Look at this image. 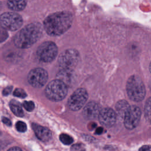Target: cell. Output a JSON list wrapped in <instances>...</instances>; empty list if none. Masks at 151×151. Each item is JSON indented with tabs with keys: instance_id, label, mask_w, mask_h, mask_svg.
Segmentation results:
<instances>
[{
	"instance_id": "6",
	"label": "cell",
	"mask_w": 151,
	"mask_h": 151,
	"mask_svg": "<svg viewBox=\"0 0 151 151\" xmlns=\"http://www.w3.org/2000/svg\"><path fill=\"white\" fill-rule=\"evenodd\" d=\"M58 53V48L55 43L46 41L42 43L38 48L37 54L40 61L50 63L53 61Z\"/></svg>"
},
{
	"instance_id": "31",
	"label": "cell",
	"mask_w": 151,
	"mask_h": 151,
	"mask_svg": "<svg viewBox=\"0 0 151 151\" xmlns=\"http://www.w3.org/2000/svg\"><path fill=\"white\" fill-rule=\"evenodd\" d=\"M150 123H151V120H150Z\"/></svg>"
},
{
	"instance_id": "27",
	"label": "cell",
	"mask_w": 151,
	"mask_h": 151,
	"mask_svg": "<svg viewBox=\"0 0 151 151\" xmlns=\"http://www.w3.org/2000/svg\"><path fill=\"white\" fill-rule=\"evenodd\" d=\"M2 122H3L5 124H6V126H11V124H12L11 121L9 119H8V118H6V117H2Z\"/></svg>"
},
{
	"instance_id": "22",
	"label": "cell",
	"mask_w": 151,
	"mask_h": 151,
	"mask_svg": "<svg viewBox=\"0 0 151 151\" xmlns=\"http://www.w3.org/2000/svg\"><path fill=\"white\" fill-rule=\"evenodd\" d=\"M14 95L17 97L25 98L27 96V93L23 89L18 88L14 90Z\"/></svg>"
},
{
	"instance_id": "18",
	"label": "cell",
	"mask_w": 151,
	"mask_h": 151,
	"mask_svg": "<svg viewBox=\"0 0 151 151\" xmlns=\"http://www.w3.org/2000/svg\"><path fill=\"white\" fill-rule=\"evenodd\" d=\"M145 115L149 121L151 120V97H149L146 101L145 106Z\"/></svg>"
},
{
	"instance_id": "4",
	"label": "cell",
	"mask_w": 151,
	"mask_h": 151,
	"mask_svg": "<svg viewBox=\"0 0 151 151\" xmlns=\"http://www.w3.org/2000/svg\"><path fill=\"white\" fill-rule=\"evenodd\" d=\"M67 91V86L61 81L56 79L50 81L47 84L45 90V94L49 100L58 101L65 98Z\"/></svg>"
},
{
	"instance_id": "24",
	"label": "cell",
	"mask_w": 151,
	"mask_h": 151,
	"mask_svg": "<svg viewBox=\"0 0 151 151\" xmlns=\"http://www.w3.org/2000/svg\"><path fill=\"white\" fill-rule=\"evenodd\" d=\"M71 150L72 151H85V146L82 143H76L73 145L71 147Z\"/></svg>"
},
{
	"instance_id": "14",
	"label": "cell",
	"mask_w": 151,
	"mask_h": 151,
	"mask_svg": "<svg viewBox=\"0 0 151 151\" xmlns=\"http://www.w3.org/2000/svg\"><path fill=\"white\" fill-rule=\"evenodd\" d=\"M130 106L127 101L124 100H122L119 101L115 106L116 108V112L117 114L120 118L124 119V117L128 109H129Z\"/></svg>"
},
{
	"instance_id": "25",
	"label": "cell",
	"mask_w": 151,
	"mask_h": 151,
	"mask_svg": "<svg viewBox=\"0 0 151 151\" xmlns=\"http://www.w3.org/2000/svg\"><path fill=\"white\" fill-rule=\"evenodd\" d=\"M12 90V87L11 86L6 87V88H4V90H3V92H2L3 95H4V96H8V94H9L11 93Z\"/></svg>"
},
{
	"instance_id": "7",
	"label": "cell",
	"mask_w": 151,
	"mask_h": 151,
	"mask_svg": "<svg viewBox=\"0 0 151 151\" xmlns=\"http://www.w3.org/2000/svg\"><path fill=\"white\" fill-rule=\"evenodd\" d=\"M79 60L78 52L73 49H69L63 52L59 57L58 64L61 69L73 70Z\"/></svg>"
},
{
	"instance_id": "17",
	"label": "cell",
	"mask_w": 151,
	"mask_h": 151,
	"mask_svg": "<svg viewBox=\"0 0 151 151\" xmlns=\"http://www.w3.org/2000/svg\"><path fill=\"white\" fill-rule=\"evenodd\" d=\"M9 106L12 113L18 117H22L24 116V111L21 104L15 101L12 100L9 104Z\"/></svg>"
},
{
	"instance_id": "21",
	"label": "cell",
	"mask_w": 151,
	"mask_h": 151,
	"mask_svg": "<svg viewBox=\"0 0 151 151\" xmlns=\"http://www.w3.org/2000/svg\"><path fill=\"white\" fill-rule=\"evenodd\" d=\"M22 105L25 109L28 111H32L35 107L34 103L32 101H25Z\"/></svg>"
},
{
	"instance_id": "9",
	"label": "cell",
	"mask_w": 151,
	"mask_h": 151,
	"mask_svg": "<svg viewBox=\"0 0 151 151\" xmlns=\"http://www.w3.org/2000/svg\"><path fill=\"white\" fill-rule=\"evenodd\" d=\"M48 80V73L43 68H36L32 69L28 74L29 83L34 87L40 88L44 86Z\"/></svg>"
},
{
	"instance_id": "3",
	"label": "cell",
	"mask_w": 151,
	"mask_h": 151,
	"mask_svg": "<svg viewBox=\"0 0 151 151\" xmlns=\"http://www.w3.org/2000/svg\"><path fill=\"white\" fill-rule=\"evenodd\" d=\"M126 90L129 97L133 101H142L146 94L145 87L141 78L136 76H130L126 84Z\"/></svg>"
},
{
	"instance_id": "15",
	"label": "cell",
	"mask_w": 151,
	"mask_h": 151,
	"mask_svg": "<svg viewBox=\"0 0 151 151\" xmlns=\"http://www.w3.org/2000/svg\"><path fill=\"white\" fill-rule=\"evenodd\" d=\"M27 5L26 0H8L7 5L8 8L14 11L23 10Z\"/></svg>"
},
{
	"instance_id": "19",
	"label": "cell",
	"mask_w": 151,
	"mask_h": 151,
	"mask_svg": "<svg viewBox=\"0 0 151 151\" xmlns=\"http://www.w3.org/2000/svg\"><path fill=\"white\" fill-rule=\"evenodd\" d=\"M59 138L60 141L65 145H69L71 144L73 142V139L72 138V137L65 133L61 134Z\"/></svg>"
},
{
	"instance_id": "12",
	"label": "cell",
	"mask_w": 151,
	"mask_h": 151,
	"mask_svg": "<svg viewBox=\"0 0 151 151\" xmlns=\"http://www.w3.org/2000/svg\"><path fill=\"white\" fill-rule=\"evenodd\" d=\"M100 105L95 101L88 103L83 110V116L88 119H93L98 117L101 110Z\"/></svg>"
},
{
	"instance_id": "30",
	"label": "cell",
	"mask_w": 151,
	"mask_h": 151,
	"mask_svg": "<svg viewBox=\"0 0 151 151\" xmlns=\"http://www.w3.org/2000/svg\"><path fill=\"white\" fill-rule=\"evenodd\" d=\"M149 70H150V72L151 73V63L150 64V65H149Z\"/></svg>"
},
{
	"instance_id": "10",
	"label": "cell",
	"mask_w": 151,
	"mask_h": 151,
	"mask_svg": "<svg viewBox=\"0 0 151 151\" xmlns=\"http://www.w3.org/2000/svg\"><path fill=\"white\" fill-rule=\"evenodd\" d=\"M141 117V110L136 106H131L124 117V125L127 129L132 130L138 125Z\"/></svg>"
},
{
	"instance_id": "29",
	"label": "cell",
	"mask_w": 151,
	"mask_h": 151,
	"mask_svg": "<svg viewBox=\"0 0 151 151\" xmlns=\"http://www.w3.org/2000/svg\"><path fill=\"white\" fill-rule=\"evenodd\" d=\"M103 130V128H101V127H98V128L96 129V134H101V133H102Z\"/></svg>"
},
{
	"instance_id": "28",
	"label": "cell",
	"mask_w": 151,
	"mask_h": 151,
	"mask_svg": "<svg viewBox=\"0 0 151 151\" xmlns=\"http://www.w3.org/2000/svg\"><path fill=\"white\" fill-rule=\"evenodd\" d=\"M7 151H22V150L18 147H12L9 149Z\"/></svg>"
},
{
	"instance_id": "23",
	"label": "cell",
	"mask_w": 151,
	"mask_h": 151,
	"mask_svg": "<svg viewBox=\"0 0 151 151\" xmlns=\"http://www.w3.org/2000/svg\"><path fill=\"white\" fill-rule=\"evenodd\" d=\"M8 37V34L7 30L0 27V42L5 41Z\"/></svg>"
},
{
	"instance_id": "5",
	"label": "cell",
	"mask_w": 151,
	"mask_h": 151,
	"mask_svg": "<svg viewBox=\"0 0 151 151\" xmlns=\"http://www.w3.org/2000/svg\"><path fill=\"white\" fill-rule=\"evenodd\" d=\"M22 18L16 12H7L0 16L1 26L8 31H16L22 25Z\"/></svg>"
},
{
	"instance_id": "11",
	"label": "cell",
	"mask_w": 151,
	"mask_h": 151,
	"mask_svg": "<svg viewBox=\"0 0 151 151\" xmlns=\"http://www.w3.org/2000/svg\"><path fill=\"white\" fill-rule=\"evenodd\" d=\"M97 117L101 124L106 127H111L116 122V114L113 109L104 108L101 109Z\"/></svg>"
},
{
	"instance_id": "26",
	"label": "cell",
	"mask_w": 151,
	"mask_h": 151,
	"mask_svg": "<svg viewBox=\"0 0 151 151\" xmlns=\"http://www.w3.org/2000/svg\"><path fill=\"white\" fill-rule=\"evenodd\" d=\"M139 151H151V145H144L142 146Z\"/></svg>"
},
{
	"instance_id": "20",
	"label": "cell",
	"mask_w": 151,
	"mask_h": 151,
	"mask_svg": "<svg viewBox=\"0 0 151 151\" xmlns=\"http://www.w3.org/2000/svg\"><path fill=\"white\" fill-rule=\"evenodd\" d=\"M15 127L18 132L21 133L25 132L27 130V124L22 121L17 122L15 124Z\"/></svg>"
},
{
	"instance_id": "1",
	"label": "cell",
	"mask_w": 151,
	"mask_h": 151,
	"mask_svg": "<svg viewBox=\"0 0 151 151\" xmlns=\"http://www.w3.org/2000/svg\"><path fill=\"white\" fill-rule=\"evenodd\" d=\"M73 15L66 11L58 12L48 16L44 21V28L51 36L63 34L71 26Z\"/></svg>"
},
{
	"instance_id": "8",
	"label": "cell",
	"mask_w": 151,
	"mask_h": 151,
	"mask_svg": "<svg viewBox=\"0 0 151 151\" xmlns=\"http://www.w3.org/2000/svg\"><path fill=\"white\" fill-rule=\"evenodd\" d=\"M88 99V93L84 88L77 89L70 97L68 106L73 111H77L81 109Z\"/></svg>"
},
{
	"instance_id": "13",
	"label": "cell",
	"mask_w": 151,
	"mask_h": 151,
	"mask_svg": "<svg viewBox=\"0 0 151 151\" xmlns=\"http://www.w3.org/2000/svg\"><path fill=\"white\" fill-rule=\"evenodd\" d=\"M32 127L36 136L41 141L48 142L51 139L52 133L48 128L36 123H33L32 124Z\"/></svg>"
},
{
	"instance_id": "2",
	"label": "cell",
	"mask_w": 151,
	"mask_h": 151,
	"mask_svg": "<svg viewBox=\"0 0 151 151\" xmlns=\"http://www.w3.org/2000/svg\"><path fill=\"white\" fill-rule=\"evenodd\" d=\"M42 32V27L40 23H31L24 27L15 35L14 42L19 48H29L40 38Z\"/></svg>"
},
{
	"instance_id": "16",
	"label": "cell",
	"mask_w": 151,
	"mask_h": 151,
	"mask_svg": "<svg viewBox=\"0 0 151 151\" xmlns=\"http://www.w3.org/2000/svg\"><path fill=\"white\" fill-rule=\"evenodd\" d=\"M73 70L61 69L57 75V79L61 81L67 86L70 83L72 80Z\"/></svg>"
}]
</instances>
